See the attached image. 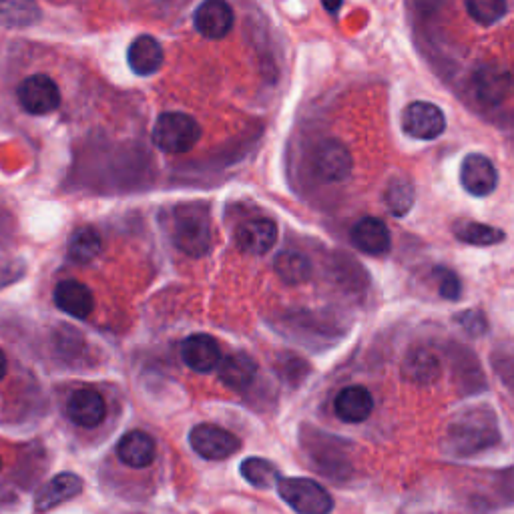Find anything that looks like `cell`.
<instances>
[{
  "mask_svg": "<svg viewBox=\"0 0 514 514\" xmlns=\"http://www.w3.org/2000/svg\"><path fill=\"white\" fill-rule=\"evenodd\" d=\"M448 446L458 454H472L498 442V428L492 412L470 410L456 416L448 430Z\"/></svg>",
  "mask_w": 514,
  "mask_h": 514,
  "instance_id": "cell-1",
  "label": "cell"
},
{
  "mask_svg": "<svg viewBox=\"0 0 514 514\" xmlns=\"http://www.w3.org/2000/svg\"><path fill=\"white\" fill-rule=\"evenodd\" d=\"M460 185L472 197H486L498 185V171L490 157L470 153L460 165Z\"/></svg>",
  "mask_w": 514,
  "mask_h": 514,
  "instance_id": "cell-8",
  "label": "cell"
},
{
  "mask_svg": "<svg viewBox=\"0 0 514 514\" xmlns=\"http://www.w3.org/2000/svg\"><path fill=\"white\" fill-rule=\"evenodd\" d=\"M181 358L193 372L209 374L221 362L219 344L207 334H193L181 346Z\"/></svg>",
  "mask_w": 514,
  "mask_h": 514,
  "instance_id": "cell-12",
  "label": "cell"
},
{
  "mask_svg": "<svg viewBox=\"0 0 514 514\" xmlns=\"http://www.w3.org/2000/svg\"><path fill=\"white\" fill-rule=\"evenodd\" d=\"M67 251L75 264H89L101 253V235L93 227H81L73 233Z\"/></svg>",
  "mask_w": 514,
  "mask_h": 514,
  "instance_id": "cell-25",
  "label": "cell"
},
{
  "mask_svg": "<svg viewBox=\"0 0 514 514\" xmlns=\"http://www.w3.org/2000/svg\"><path fill=\"white\" fill-rule=\"evenodd\" d=\"M456 322L464 328L466 334L470 336H482L486 334L488 330V324H486V318L482 316V312L478 310H466V312H460L456 316Z\"/></svg>",
  "mask_w": 514,
  "mask_h": 514,
  "instance_id": "cell-30",
  "label": "cell"
},
{
  "mask_svg": "<svg viewBox=\"0 0 514 514\" xmlns=\"http://www.w3.org/2000/svg\"><path fill=\"white\" fill-rule=\"evenodd\" d=\"M314 165L322 179H326L330 183H342L350 177L354 163H352V155L346 149V145L330 139V141H322L318 145Z\"/></svg>",
  "mask_w": 514,
  "mask_h": 514,
  "instance_id": "cell-10",
  "label": "cell"
},
{
  "mask_svg": "<svg viewBox=\"0 0 514 514\" xmlns=\"http://www.w3.org/2000/svg\"><path fill=\"white\" fill-rule=\"evenodd\" d=\"M127 61L135 75L139 77L155 75L163 65V47L155 37L141 35L131 43L127 51Z\"/></svg>",
  "mask_w": 514,
  "mask_h": 514,
  "instance_id": "cell-17",
  "label": "cell"
},
{
  "mask_svg": "<svg viewBox=\"0 0 514 514\" xmlns=\"http://www.w3.org/2000/svg\"><path fill=\"white\" fill-rule=\"evenodd\" d=\"M352 243L368 255H384L390 251L392 237L388 225L378 217H364L352 229Z\"/></svg>",
  "mask_w": 514,
  "mask_h": 514,
  "instance_id": "cell-14",
  "label": "cell"
},
{
  "mask_svg": "<svg viewBox=\"0 0 514 514\" xmlns=\"http://www.w3.org/2000/svg\"><path fill=\"white\" fill-rule=\"evenodd\" d=\"M189 442L193 450L207 460H225L241 446L235 434L215 424H197L189 434Z\"/></svg>",
  "mask_w": 514,
  "mask_h": 514,
  "instance_id": "cell-7",
  "label": "cell"
},
{
  "mask_svg": "<svg viewBox=\"0 0 514 514\" xmlns=\"http://www.w3.org/2000/svg\"><path fill=\"white\" fill-rule=\"evenodd\" d=\"M55 304L61 312L77 320H85L95 308V298L85 284L77 280H65L55 288Z\"/></svg>",
  "mask_w": 514,
  "mask_h": 514,
  "instance_id": "cell-15",
  "label": "cell"
},
{
  "mask_svg": "<svg viewBox=\"0 0 514 514\" xmlns=\"http://www.w3.org/2000/svg\"><path fill=\"white\" fill-rule=\"evenodd\" d=\"M155 440L141 430L127 432L117 444V456L131 468H145L155 460Z\"/></svg>",
  "mask_w": 514,
  "mask_h": 514,
  "instance_id": "cell-20",
  "label": "cell"
},
{
  "mask_svg": "<svg viewBox=\"0 0 514 514\" xmlns=\"http://www.w3.org/2000/svg\"><path fill=\"white\" fill-rule=\"evenodd\" d=\"M402 129L418 141H432L446 129V117L434 103L414 101L402 113Z\"/></svg>",
  "mask_w": 514,
  "mask_h": 514,
  "instance_id": "cell-6",
  "label": "cell"
},
{
  "mask_svg": "<svg viewBox=\"0 0 514 514\" xmlns=\"http://www.w3.org/2000/svg\"><path fill=\"white\" fill-rule=\"evenodd\" d=\"M0 468H3V460H0Z\"/></svg>",
  "mask_w": 514,
  "mask_h": 514,
  "instance_id": "cell-34",
  "label": "cell"
},
{
  "mask_svg": "<svg viewBox=\"0 0 514 514\" xmlns=\"http://www.w3.org/2000/svg\"><path fill=\"white\" fill-rule=\"evenodd\" d=\"M83 490V480L73 472H63L43 484L35 496V510H51L71 498H75Z\"/></svg>",
  "mask_w": 514,
  "mask_h": 514,
  "instance_id": "cell-16",
  "label": "cell"
},
{
  "mask_svg": "<svg viewBox=\"0 0 514 514\" xmlns=\"http://www.w3.org/2000/svg\"><path fill=\"white\" fill-rule=\"evenodd\" d=\"M219 380L235 392L247 390L257 376V362L247 354H231L217 366Z\"/></svg>",
  "mask_w": 514,
  "mask_h": 514,
  "instance_id": "cell-18",
  "label": "cell"
},
{
  "mask_svg": "<svg viewBox=\"0 0 514 514\" xmlns=\"http://www.w3.org/2000/svg\"><path fill=\"white\" fill-rule=\"evenodd\" d=\"M241 476L255 488H272L280 480L278 468L264 458H247L239 466Z\"/></svg>",
  "mask_w": 514,
  "mask_h": 514,
  "instance_id": "cell-27",
  "label": "cell"
},
{
  "mask_svg": "<svg viewBox=\"0 0 514 514\" xmlns=\"http://www.w3.org/2000/svg\"><path fill=\"white\" fill-rule=\"evenodd\" d=\"M5 374H7V356L3 350H0V380L5 378Z\"/></svg>",
  "mask_w": 514,
  "mask_h": 514,
  "instance_id": "cell-33",
  "label": "cell"
},
{
  "mask_svg": "<svg viewBox=\"0 0 514 514\" xmlns=\"http://www.w3.org/2000/svg\"><path fill=\"white\" fill-rule=\"evenodd\" d=\"M502 93H504V83H502V79H500L498 75H494V73L488 75V79L480 83V95H482V99H488L490 103L498 101Z\"/></svg>",
  "mask_w": 514,
  "mask_h": 514,
  "instance_id": "cell-31",
  "label": "cell"
},
{
  "mask_svg": "<svg viewBox=\"0 0 514 514\" xmlns=\"http://www.w3.org/2000/svg\"><path fill=\"white\" fill-rule=\"evenodd\" d=\"M434 276L438 278V290H440V296L444 300L456 302L462 296V286H460V280L454 272L444 270V268H436Z\"/></svg>",
  "mask_w": 514,
  "mask_h": 514,
  "instance_id": "cell-29",
  "label": "cell"
},
{
  "mask_svg": "<svg viewBox=\"0 0 514 514\" xmlns=\"http://www.w3.org/2000/svg\"><path fill=\"white\" fill-rule=\"evenodd\" d=\"M173 241L187 255H207L211 249V221L207 209L199 205H183L175 209Z\"/></svg>",
  "mask_w": 514,
  "mask_h": 514,
  "instance_id": "cell-2",
  "label": "cell"
},
{
  "mask_svg": "<svg viewBox=\"0 0 514 514\" xmlns=\"http://www.w3.org/2000/svg\"><path fill=\"white\" fill-rule=\"evenodd\" d=\"M193 23L205 39L217 41L229 35L233 27V11L225 0H205L195 11Z\"/></svg>",
  "mask_w": 514,
  "mask_h": 514,
  "instance_id": "cell-11",
  "label": "cell"
},
{
  "mask_svg": "<svg viewBox=\"0 0 514 514\" xmlns=\"http://www.w3.org/2000/svg\"><path fill=\"white\" fill-rule=\"evenodd\" d=\"M274 270L280 276V280L288 286H302L312 278V264L308 257L292 249L278 253Z\"/></svg>",
  "mask_w": 514,
  "mask_h": 514,
  "instance_id": "cell-22",
  "label": "cell"
},
{
  "mask_svg": "<svg viewBox=\"0 0 514 514\" xmlns=\"http://www.w3.org/2000/svg\"><path fill=\"white\" fill-rule=\"evenodd\" d=\"M278 492L286 504L300 514H328L334 510V498L330 492L312 478H282L278 480Z\"/></svg>",
  "mask_w": 514,
  "mask_h": 514,
  "instance_id": "cell-4",
  "label": "cell"
},
{
  "mask_svg": "<svg viewBox=\"0 0 514 514\" xmlns=\"http://www.w3.org/2000/svg\"><path fill=\"white\" fill-rule=\"evenodd\" d=\"M17 97L21 107L31 115H49L61 105V89L49 75H31L27 77L19 89Z\"/></svg>",
  "mask_w": 514,
  "mask_h": 514,
  "instance_id": "cell-5",
  "label": "cell"
},
{
  "mask_svg": "<svg viewBox=\"0 0 514 514\" xmlns=\"http://www.w3.org/2000/svg\"><path fill=\"white\" fill-rule=\"evenodd\" d=\"M67 414L73 424L81 428H95L107 416V404L97 390L81 388L69 398Z\"/></svg>",
  "mask_w": 514,
  "mask_h": 514,
  "instance_id": "cell-13",
  "label": "cell"
},
{
  "mask_svg": "<svg viewBox=\"0 0 514 514\" xmlns=\"http://www.w3.org/2000/svg\"><path fill=\"white\" fill-rule=\"evenodd\" d=\"M322 5L326 7V11L336 13L342 7V0H322Z\"/></svg>",
  "mask_w": 514,
  "mask_h": 514,
  "instance_id": "cell-32",
  "label": "cell"
},
{
  "mask_svg": "<svg viewBox=\"0 0 514 514\" xmlns=\"http://www.w3.org/2000/svg\"><path fill=\"white\" fill-rule=\"evenodd\" d=\"M235 241L245 253L264 255L278 241V225L268 217H253L237 227Z\"/></svg>",
  "mask_w": 514,
  "mask_h": 514,
  "instance_id": "cell-9",
  "label": "cell"
},
{
  "mask_svg": "<svg viewBox=\"0 0 514 514\" xmlns=\"http://www.w3.org/2000/svg\"><path fill=\"white\" fill-rule=\"evenodd\" d=\"M414 199H416V189H414V183L406 177H392L388 187H386V193H384V201L388 205V211L396 217H402L406 215L412 205H414Z\"/></svg>",
  "mask_w": 514,
  "mask_h": 514,
  "instance_id": "cell-26",
  "label": "cell"
},
{
  "mask_svg": "<svg viewBox=\"0 0 514 514\" xmlns=\"http://www.w3.org/2000/svg\"><path fill=\"white\" fill-rule=\"evenodd\" d=\"M334 410L344 422L360 424L372 414L374 398L364 386H350L338 394L334 402Z\"/></svg>",
  "mask_w": 514,
  "mask_h": 514,
  "instance_id": "cell-19",
  "label": "cell"
},
{
  "mask_svg": "<svg viewBox=\"0 0 514 514\" xmlns=\"http://www.w3.org/2000/svg\"><path fill=\"white\" fill-rule=\"evenodd\" d=\"M402 372H404L406 380L426 386V384H432L440 376V362L428 350H414L406 356Z\"/></svg>",
  "mask_w": 514,
  "mask_h": 514,
  "instance_id": "cell-23",
  "label": "cell"
},
{
  "mask_svg": "<svg viewBox=\"0 0 514 514\" xmlns=\"http://www.w3.org/2000/svg\"><path fill=\"white\" fill-rule=\"evenodd\" d=\"M468 15L480 25H492L506 13L504 0H466Z\"/></svg>",
  "mask_w": 514,
  "mask_h": 514,
  "instance_id": "cell-28",
  "label": "cell"
},
{
  "mask_svg": "<svg viewBox=\"0 0 514 514\" xmlns=\"http://www.w3.org/2000/svg\"><path fill=\"white\" fill-rule=\"evenodd\" d=\"M201 139L199 123L185 113H163L153 127V143L169 155L191 151Z\"/></svg>",
  "mask_w": 514,
  "mask_h": 514,
  "instance_id": "cell-3",
  "label": "cell"
},
{
  "mask_svg": "<svg viewBox=\"0 0 514 514\" xmlns=\"http://www.w3.org/2000/svg\"><path fill=\"white\" fill-rule=\"evenodd\" d=\"M454 237L462 243L476 245V247H490L498 245L504 241V231L486 223H476V221H458L454 225Z\"/></svg>",
  "mask_w": 514,
  "mask_h": 514,
  "instance_id": "cell-24",
  "label": "cell"
},
{
  "mask_svg": "<svg viewBox=\"0 0 514 514\" xmlns=\"http://www.w3.org/2000/svg\"><path fill=\"white\" fill-rule=\"evenodd\" d=\"M37 0H0V25L7 29H27L41 21Z\"/></svg>",
  "mask_w": 514,
  "mask_h": 514,
  "instance_id": "cell-21",
  "label": "cell"
}]
</instances>
